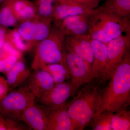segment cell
Listing matches in <instances>:
<instances>
[{
	"mask_svg": "<svg viewBox=\"0 0 130 130\" xmlns=\"http://www.w3.org/2000/svg\"><path fill=\"white\" fill-rule=\"evenodd\" d=\"M106 83L93 77L77 90V94L67 103L72 122L71 130H83L96 116L102 105L103 93Z\"/></svg>",
	"mask_w": 130,
	"mask_h": 130,
	"instance_id": "6da1fadb",
	"label": "cell"
},
{
	"mask_svg": "<svg viewBox=\"0 0 130 130\" xmlns=\"http://www.w3.org/2000/svg\"><path fill=\"white\" fill-rule=\"evenodd\" d=\"M105 86L102 105L97 115L105 111L115 113L126 109L130 104V51L115 69Z\"/></svg>",
	"mask_w": 130,
	"mask_h": 130,
	"instance_id": "7a4b0ae2",
	"label": "cell"
},
{
	"mask_svg": "<svg viewBox=\"0 0 130 130\" xmlns=\"http://www.w3.org/2000/svg\"><path fill=\"white\" fill-rule=\"evenodd\" d=\"M88 34L92 39L107 44L122 35L130 37V16L120 18L108 12L96 8L89 17Z\"/></svg>",
	"mask_w": 130,
	"mask_h": 130,
	"instance_id": "3957f363",
	"label": "cell"
},
{
	"mask_svg": "<svg viewBox=\"0 0 130 130\" xmlns=\"http://www.w3.org/2000/svg\"><path fill=\"white\" fill-rule=\"evenodd\" d=\"M65 36L60 30H55L42 41L38 47L32 63V67L34 70L40 69L45 65L54 63L61 64L67 68Z\"/></svg>",
	"mask_w": 130,
	"mask_h": 130,
	"instance_id": "277c9868",
	"label": "cell"
},
{
	"mask_svg": "<svg viewBox=\"0 0 130 130\" xmlns=\"http://www.w3.org/2000/svg\"><path fill=\"white\" fill-rule=\"evenodd\" d=\"M36 98L27 86L21 87L7 94L0 101V114L18 122L25 109L35 103Z\"/></svg>",
	"mask_w": 130,
	"mask_h": 130,
	"instance_id": "5b68a950",
	"label": "cell"
},
{
	"mask_svg": "<svg viewBox=\"0 0 130 130\" xmlns=\"http://www.w3.org/2000/svg\"><path fill=\"white\" fill-rule=\"evenodd\" d=\"M66 61L71 81L76 93L81 86L93 78L91 67L76 54L71 51H66Z\"/></svg>",
	"mask_w": 130,
	"mask_h": 130,
	"instance_id": "8992f818",
	"label": "cell"
},
{
	"mask_svg": "<svg viewBox=\"0 0 130 130\" xmlns=\"http://www.w3.org/2000/svg\"><path fill=\"white\" fill-rule=\"evenodd\" d=\"M106 78L109 80L115 69L130 51V37L121 35L108 43Z\"/></svg>",
	"mask_w": 130,
	"mask_h": 130,
	"instance_id": "52a82bcc",
	"label": "cell"
},
{
	"mask_svg": "<svg viewBox=\"0 0 130 130\" xmlns=\"http://www.w3.org/2000/svg\"><path fill=\"white\" fill-rule=\"evenodd\" d=\"M75 94L71 81H64L55 84L52 89L37 99L43 107L55 109L66 103L68 99L71 96H74Z\"/></svg>",
	"mask_w": 130,
	"mask_h": 130,
	"instance_id": "ba28073f",
	"label": "cell"
},
{
	"mask_svg": "<svg viewBox=\"0 0 130 130\" xmlns=\"http://www.w3.org/2000/svg\"><path fill=\"white\" fill-rule=\"evenodd\" d=\"M91 38L89 34L67 36L64 40L66 50L76 54L80 58L92 66L94 52L91 43Z\"/></svg>",
	"mask_w": 130,
	"mask_h": 130,
	"instance_id": "9c48e42d",
	"label": "cell"
},
{
	"mask_svg": "<svg viewBox=\"0 0 130 130\" xmlns=\"http://www.w3.org/2000/svg\"><path fill=\"white\" fill-rule=\"evenodd\" d=\"M93 11L69 16L59 21L60 30L67 36L88 34L89 17Z\"/></svg>",
	"mask_w": 130,
	"mask_h": 130,
	"instance_id": "30bf717a",
	"label": "cell"
},
{
	"mask_svg": "<svg viewBox=\"0 0 130 130\" xmlns=\"http://www.w3.org/2000/svg\"><path fill=\"white\" fill-rule=\"evenodd\" d=\"M28 79L26 86L37 99L52 89L55 84L51 74L41 69L35 70Z\"/></svg>",
	"mask_w": 130,
	"mask_h": 130,
	"instance_id": "8fae6325",
	"label": "cell"
},
{
	"mask_svg": "<svg viewBox=\"0 0 130 130\" xmlns=\"http://www.w3.org/2000/svg\"><path fill=\"white\" fill-rule=\"evenodd\" d=\"M91 43L94 55L91 66L93 77L107 82L106 73L107 53V44L92 38Z\"/></svg>",
	"mask_w": 130,
	"mask_h": 130,
	"instance_id": "7c38bea8",
	"label": "cell"
},
{
	"mask_svg": "<svg viewBox=\"0 0 130 130\" xmlns=\"http://www.w3.org/2000/svg\"><path fill=\"white\" fill-rule=\"evenodd\" d=\"M42 107L47 118V130H71L72 122L68 113L67 103L55 109Z\"/></svg>",
	"mask_w": 130,
	"mask_h": 130,
	"instance_id": "4fadbf2b",
	"label": "cell"
},
{
	"mask_svg": "<svg viewBox=\"0 0 130 130\" xmlns=\"http://www.w3.org/2000/svg\"><path fill=\"white\" fill-rule=\"evenodd\" d=\"M20 121L27 125L29 129L34 130H47L48 120L43 108L35 103L24 111Z\"/></svg>",
	"mask_w": 130,
	"mask_h": 130,
	"instance_id": "5bb4252c",
	"label": "cell"
},
{
	"mask_svg": "<svg viewBox=\"0 0 130 130\" xmlns=\"http://www.w3.org/2000/svg\"><path fill=\"white\" fill-rule=\"evenodd\" d=\"M94 10L87 9L74 3L56 2L51 16L59 21L69 16L91 12Z\"/></svg>",
	"mask_w": 130,
	"mask_h": 130,
	"instance_id": "9a60e30c",
	"label": "cell"
},
{
	"mask_svg": "<svg viewBox=\"0 0 130 130\" xmlns=\"http://www.w3.org/2000/svg\"><path fill=\"white\" fill-rule=\"evenodd\" d=\"M31 74L23 62L18 61L16 64L6 73V79L9 90L20 86L29 79Z\"/></svg>",
	"mask_w": 130,
	"mask_h": 130,
	"instance_id": "2e32d148",
	"label": "cell"
},
{
	"mask_svg": "<svg viewBox=\"0 0 130 130\" xmlns=\"http://www.w3.org/2000/svg\"><path fill=\"white\" fill-rule=\"evenodd\" d=\"M99 8L120 18H125L130 16V0H107Z\"/></svg>",
	"mask_w": 130,
	"mask_h": 130,
	"instance_id": "e0dca14e",
	"label": "cell"
},
{
	"mask_svg": "<svg viewBox=\"0 0 130 130\" xmlns=\"http://www.w3.org/2000/svg\"><path fill=\"white\" fill-rule=\"evenodd\" d=\"M15 15L23 19L32 18L35 15V6L27 0H10Z\"/></svg>",
	"mask_w": 130,
	"mask_h": 130,
	"instance_id": "ac0fdd59",
	"label": "cell"
},
{
	"mask_svg": "<svg viewBox=\"0 0 130 130\" xmlns=\"http://www.w3.org/2000/svg\"><path fill=\"white\" fill-rule=\"evenodd\" d=\"M40 69L51 74L55 84L63 83L66 79L71 78L67 68L61 64L54 63L45 65Z\"/></svg>",
	"mask_w": 130,
	"mask_h": 130,
	"instance_id": "d6986e66",
	"label": "cell"
},
{
	"mask_svg": "<svg viewBox=\"0 0 130 130\" xmlns=\"http://www.w3.org/2000/svg\"><path fill=\"white\" fill-rule=\"evenodd\" d=\"M112 130H130V112L126 109L113 113L111 119Z\"/></svg>",
	"mask_w": 130,
	"mask_h": 130,
	"instance_id": "ffe728a7",
	"label": "cell"
},
{
	"mask_svg": "<svg viewBox=\"0 0 130 130\" xmlns=\"http://www.w3.org/2000/svg\"><path fill=\"white\" fill-rule=\"evenodd\" d=\"M113 113L105 111L95 117L89 125L93 130H112L111 119Z\"/></svg>",
	"mask_w": 130,
	"mask_h": 130,
	"instance_id": "44dd1931",
	"label": "cell"
},
{
	"mask_svg": "<svg viewBox=\"0 0 130 130\" xmlns=\"http://www.w3.org/2000/svg\"><path fill=\"white\" fill-rule=\"evenodd\" d=\"M17 19L11 6L10 0L4 3L0 10V25L6 27L14 26L17 23Z\"/></svg>",
	"mask_w": 130,
	"mask_h": 130,
	"instance_id": "7402d4cb",
	"label": "cell"
},
{
	"mask_svg": "<svg viewBox=\"0 0 130 130\" xmlns=\"http://www.w3.org/2000/svg\"><path fill=\"white\" fill-rule=\"evenodd\" d=\"M18 31L21 37L27 41L34 40L36 32V23L26 21L21 24Z\"/></svg>",
	"mask_w": 130,
	"mask_h": 130,
	"instance_id": "603a6c76",
	"label": "cell"
},
{
	"mask_svg": "<svg viewBox=\"0 0 130 130\" xmlns=\"http://www.w3.org/2000/svg\"><path fill=\"white\" fill-rule=\"evenodd\" d=\"M38 12L41 16L45 18H50L52 16L56 0H37Z\"/></svg>",
	"mask_w": 130,
	"mask_h": 130,
	"instance_id": "cb8c5ba5",
	"label": "cell"
},
{
	"mask_svg": "<svg viewBox=\"0 0 130 130\" xmlns=\"http://www.w3.org/2000/svg\"><path fill=\"white\" fill-rule=\"evenodd\" d=\"M25 128L18 122L5 118L0 114V130H22Z\"/></svg>",
	"mask_w": 130,
	"mask_h": 130,
	"instance_id": "d4e9b609",
	"label": "cell"
},
{
	"mask_svg": "<svg viewBox=\"0 0 130 130\" xmlns=\"http://www.w3.org/2000/svg\"><path fill=\"white\" fill-rule=\"evenodd\" d=\"M49 23H36V32L34 40L43 41L48 36L50 33Z\"/></svg>",
	"mask_w": 130,
	"mask_h": 130,
	"instance_id": "484cf974",
	"label": "cell"
},
{
	"mask_svg": "<svg viewBox=\"0 0 130 130\" xmlns=\"http://www.w3.org/2000/svg\"><path fill=\"white\" fill-rule=\"evenodd\" d=\"M57 2L74 3L87 9L94 10L96 9L102 0H56Z\"/></svg>",
	"mask_w": 130,
	"mask_h": 130,
	"instance_id": "4316f807",
	"label": "cell"
},
{
	"mask_svg": "<svg viewBox=\"0 0 130 130\" xmlns=\"http://www.w3.org/2000/svg\"><path fill=\"white\" fill-rule=\"evenodd\" d=\"M11 38L12 43L15 48L19 51H25L27 50L28 46L23 41V38L21 37L18 30H14L12 32Z\"/></svg>",
	"mask_w": 130,
	"mask_h": 130,
	"instance_id": "83f0119b",
	"label": "cell"
},
{
	"mask_svg": "<svg viewBox=\"0 0 130 130\" xmlns=\"http://www.w3.org/2000/svg\"><path fill=\"white\" fill-rule=\"evenodd\" d=\"M3 50L7 54V55H14L19 59L21 57V53L20 51L15 48L11 42L8 41L5 42L3 46Z\"/></svg>",
	"mask_w": 130,
	"mask_h": 130,
	"instance_id": "f1b7e54d",
	"label": "cell"
},
{
	"mask_svg": "<svg viewBox=\"0 0 130 130\" xmlns=\"http://www.w3.org/2000/svg\"><path fill=\"white\" fill-rule=\"evenodd\" d=\"M6 67V73L16 64L18 61L19 59L12 55H7L4 58Z\"/></svg>",
	"mask_w": 130,
	"mask_h": 130,
	"instance_id": "f546056e",
	"label": "cell"
},
{
	"mask_svg": "<svg viewBox=\"0 0 130 130\" xmlns=\"http://www.w3.org/2000/svg\"><path fill=\"white\" fill-rule=\"evenodd\" d=\"M9 90L7 79L0 76V101L6 96Z\"/></svg>",
	"mask_w": 130,
	"mask_h": 130,
	"instance_id": "4dcf8cb0",
	"label": "cell"
},
{
	"mask_svg": "<svg viewBox=\"0 0 130 130\" xmlns=\"http://www.w3.org/2000/svg\"><path fill=\"white\" fill-rule=\"evenodd\" d=\"M5 31L3 28L0 27V48H2L5 42Z\"/></svg>",
	"mask_w": 130,
	"mask_h": 130,
	"instance_id": "1f68e13d",
	"label": "cell"
},
{
	"mask_svg": "<svg viewBox=\"0 0 130 130\" xmlns=\"http://www.w3.org/2000/svg\"><path fill=\"white\" fill-rule=\"evenodd\" d=\"M0 72H6V64L3 59H0Z\"/></svg>",
	"mask_w": 130,
	"mask_h": 130,
	"instance_id": "d6a6232c",
	"label": "cell"
},
{
	"mask_svg": "<svg viewBox=\"0 0 130 130\" xmlns=\"http://www.w3.org/2000/svg\"><path fill=\"white\" fill-rule=\"evenodd\" d=\"M7 0H0V5L2 4V3H4L6 2Z\"/></svg>",
	"mask_w": 130,
	"mask_h": 130,
	"instance_id": "836d02e7",
	"label": "cell"
},
{
	"mask_svg": "<svg viewBox=\"0 0 130 130\" xmlns=\"http://www.w3.org/2000/svg\"><path fill=\"white\" fill-rule=\"evenodd\" d=\"M1 50H0V58H1Z\"/></svg>",
	"mask_w": 130,
	"mask_h": 130,
	"instance_id": "e575fe53",
	"label": "cell"
}]
</instances>
